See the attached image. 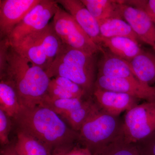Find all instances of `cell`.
I'll return each mask as SVG.
<instances>
[{
    "label": "cell",
    "instance_id": "1",
    "mask_svg": "<svg viewBox=\"0 0 155 155\" xmlns=\"http://www.w3.org/2000/svg\"><path fill=\"white\" fill-rule=\"evenodd\" d=\"M21 130L36 138L53 153L70 148L78 140V133L51 109L42 105L21 108L12 119Z\"/></svg>",
    "mask_w": 155,
    "mask_h": 155
},
{
    "label": "cell",
    "instance_id": "2",
    "mask_svg": "<svg viewBox=\"0 0 155 155\" xmlns=\"http://www.w3.org/2000/svg\"><path fill=\"white\" fill-rule=\"evenodd\" d=\"M0 79L11 83L23 107L40 105L44 100L51 78L40 67L32 65L10 45L5 70Z\"/></svg>",
    "mask_w": 155,
    "mask_h": 155
},
{
    "label": "cell",
    "instance_id": "3",
    "mask_svg": "<svg viewBox=\"0 0 155 155\" xmlns=\"http://www.w3.org/2000/svg\"><path fill=\"white\" fill-rule=\"evenodd\" d=\"M45 71L51 79L66 78L82 87L87 95H92L96 81L94 55L64 45Z\"/></svg>",
    "mask_w": 155,
    "mask_h": 155
},
{
    "label": "cell",
    "instance_id": "4",
    "mask_svg": "<svg viewBox=\"0 0 155 155\" xmlns=\"http://www.w3.org/2000/svg\"><path fill=\"white\" fill-rule=\"evenodd\" d=\"M78 133L77 143L87 148L93 155L123 135V120L100 109L84 122Z\"/></svg>",
    "mask_w": 155,
    "mask_h": 155
},
{
    "label": "cell",
    "instance_id": "5",
    "mask_svg": "<svg viewBox=\"0 0 155 155\" xmlns=\"http://www.w3.org/2000/svg\"><path fill=\"white\" fill-rule=\"evenodd\" d=\"M64 45L95 55L104 50L91 39L73 17L58 5L52 22Z\"/></svg>",
    "mask_w": 155,
    "mask_h": 155
},
{
    "label": "cell",
    "instance_id": "6",
    "mask_svg": "<svg viewBox=\"0 0 155 155\" xmlns=\"http://www.w3.org/2000/svg\"><path fill=\"white\" fill-rule=\"evenodd\" d=\"M155 131V101H146L125 112L123 132L125 141L135 143Z\"/></svg>",
    "mask_w": 155,
    "mask_h": 155
},
{
    "label": "cell",
    "instance_id": "7",
    "mask_svg": "<svg viewBox=\"0 0 155 155\" xmlns=\"http://www.w3.org/2000/svg\"><path fill=\"white\" fill-rule=\"evenodd\" d=\"M58 6L57 1L41 0L11 31L7 38L9 43L19 41L28 35L45 28L50 19L54 16Z\"/></svg>",
    "mask_w": 155,
    "mask_h": 155
},
{
    "label": "cell",
    "instance_id": "8",
    "mask_svg": "<svg viewBox=\"0 0 155 155\" xmlns=\"http://www.w3.org/2000/svg\"><path fill=\"white\" fill-rule=\"evenodd\" d=\"M94 87L130 95L139 100L155 101V88L140 81L97 76Z\"/></svg>",
    "mask_w": 155,
    "mask_h": 155
},
{
    "label": "cell",
    "instance_id": "9",
    "mask_svg": "<svg viewBox=\"0 0 155 155\" xmlns=\"http://www.w3.org/2000/svg\"><path fill=\"white\" fill-rule=\"evenodd\" d=\"M41 0H1L0 38H8L11 31Z\"/></svg>",
    "mask_w": 155,
    "mask_h": 155
},
{
    "label": "cell",
    "instance_id": "10",
    "mask_svg": "<svg viewBox=\"0 0 155 155\" xmlns=\"http://www.w3.org/2000/svg\"><path fill=\"white\" fill-rule=\"evenodd\" d=\"M122 18L130 25L139 40L155 51V24L144 11L125 4L121 5Z\"/></svg>",
    "mask_w": 155,
    "mask_h": 155
},
{
    "label": "cell",
    "instance_id": "11",
    "mask_svg": "<svg viewBox=\"0 0 155 155\" xmlns=\"http://www.w3.org/2000/svg\"><path fill=\"white\" fill-rule=\"evenodd\" d=\"M93 98L105 113L116 116L139 104V99L130 95L94 87Z\"/></svg>",
    "mask_w": 155,
    "mask_h": 155
},
{
    "label": "cell",
    "instance_id": "12",
    "mask_svg": "<svg viewBox=\"0 0 155 155\" xmlns=\"http://www.w3.org/2000/svg\"><path fill=\"white\" fill-rule=\"evenodd\" d=\"M57 2L74 18L92 40L101 46L102 36L99 22L81 0H58Z\"/></svg>",
    "mask_w": 155,
    "mask_h": 155
},
{
    "label": "cell",
    "instance_id": "13",
    "mask_svg": "<svg viewBox=\"0 0 155 155\" xmlns=\"http://www.w3.org/2000/svg\"><path fill=\"white\" fill-rule=\"evenodd\" d=\"M10 45L16 52L32 65L40 67L45 71L49 67V61L33 34Z\"/></svg>",
    "mask_w": 155,
    "mask_h": 155
},
{
    "label": "cell",
    "instance_id": "14",
    "mask_svg": "<svg viewBox=\"0 0 155 155\" xmlns=\"http://www.w3.org/2000/svg\"><path fill=\"white\" fill-rule=\"evenodd\" d=\"M102 54L98 64L97 76L138 80L134 74L128 61L110 52L104 51Z\"/></svg>",
    "mask_w": 155,
    "mask_h": 155
},
{
    "label": "cell",
    "instance_id": "15",
    "mask_svg": "<svg viewBox=\"0 0 155 155\" xmlns=\"http://www.w3.org/2000/svg\"><path fill=\"white\" fill-rule=\"evenodd\" d=\"M129 63L134 74L140 82L151 86L155 84V51L142 49Z\"/></svg>",
    "mask_w": 155,
    "mask_h": 155
},
{
    "label": "cell",
    "instance_id": "16",
    "mask_svg": "<svg viewBox=\"0 0 155 155\" xmlns=\"http://www.w3.org/2000/svg\"><path fill=\"white\" fill-rule=\"evenodd\" d=\"M101 46L107 48L110 52L129 62L142 50L138 42L124 37L110 38L102 37Z\"/></svg>",
    "mask_w": 155,
    "mask_h": 155
},
{
    "label": "cell",
    "instance_id": "17",
    "mask_svg": "<svg viewBox=\"0 0 155 155\" xmlns=\"http://www.w3.org/2000/svg\"><path fill=\"white\" fill-rule=\"evenodd\" d=\"M91 15L98 22L111 18H122V1L81 0Z\"/></svg>",
    "mask_w": 155,
    "mask_h": 155
},
{
    "label": "cell",
    "instance_id": "18",
    "mask_svg": "<svg viewBox=\"0 0 155 155\" xmlns=\"http://www.w3.org/2000/svg\"><path fill=\"white\" fill-rule=\"evenodd\" d=\"M32 33L40 44L50 64H51L64 46L54 30L52 23L49 24L42 30Z\"/></svg>",
    "mask_w": 155,
    "mask_h": 155
},
{
    "label": "cell",
    "instance_id": "19",
    "mask_svg": "<svg viewBox=\"0 0 155 155\" xmlns=\"http://www.w3.org/2000/svg\"><path fill=\"white\" fill-rule=\"evenodd\" d=\"M101 35L106 38L124 37L139 43V39L125 20L120 18H111L99 22Z\"/></svg>",
    "mask_w": 155,
    "mask_h": 155
},
{
    "label": "cell",
    "instance_id": "20",
    "mask_svg": "<svg viewBox=\"0 0 155 155\" xmlns=\"http://www.w3.org/2000/svg\"><path fill=\"white\" fill-rule=\"evenodd\" d=\"M17 140L14 145L19 155H52L53 153L43 143L33 137L17 130Z\"/></svg>",
    "mask_w": 155,
    "mask_h": 155
},
{
    "label": "cell",
    "instance_id": "21",
    "mask_svg": "<svg viewBox=\"0 0 155 155\" xmlns=\"http://www.w3.org/2000/svg\"><path fill=\"white\" fill-rule=\"evenodd\" d=\"M99 109L91 96L87 98L82 106L70 112L62 119L73 130L78 132L84 122Z\"/></svg>",
    "mask_w": 155,
    "mask_h": 155
},
{
    "label": "cell",
    "instance_id": "22",
    "mask_svg": "<svg viewBox=\"0 0 155 155\" xmlns=\"http://www.w3.org/2000/svg\"><path fill=\"white\" fill-rule=\"evenodd\" d=\"M22 107L13 86L7 81L1 79L0 110L13 119L18 114Z\"/></svg>",
    "mask_w": 155,
    "mask_h": 155
},
{
    "label": "cell",
    "instance_id": "23",
    "mask_svg": "<svg viewBox=\"0 0 155 155\" xmlns=\"http://www.w3.org/2000/svg\"><path fill=\"white\" fill-rule=\"evenodd\" d=\"M88 97L65 99H51L45 97L40 105L45 106L51 109L63 118L70 112L82 106Z\"/></svg>",
    "mask_w": 155,
    "mask_h": 155
},
{
    "label": "cell",
    "instance_id": "24",
    "mask_svg": "<svg viewBox=\"0 0 155 155\" xmlns=\"http://www.w3.org/2000/svg\"><path fill=\"white\" fill-rule=\"evenodd\" d=\"M93 155H140L134 143L125 141L124 135L98 150Z\"/></svg>",
    "mask_w": 155,
    "mask_h": 155
},
{
    "label": "cell",
    "instance_id": "25",
    "mask_svg": "<svg viewBox=\"0 0 155 155\" xmlns=\"http://www.w3.org/2000/svg\"><path fill=\"white\" fill-rule=\"evenodd\" d=\"M55 83L64 89L72 94L76 98H83L91 96L87 95L82 87L66 78L57 76L51 78Z\"/></svg>",
    "mask_w": 155,
    "mask_h": 155
},
{
    "label": "cell",
    "instance_id": "26",
    "mask_svg": "<svg viewBox=\"0 0 155 155\" xmlns=\"http://www.w3.org/2000/svg\"><path fill=\"white\" fill-rule=\"evenodd\" d=\"M11 119L4 111L0 110V143L2 146L10 144L9 134L12 127Z\"/></svg>",
    "mask_w": 155,
    "mask_h": 155
},
{
    "label": "cell",
    "instance_id": "27",
    "mask_svg": "<svg viewBox=\"0 0 155 155\" xmlns=\"http://www.w3.org/2000/svg\"><path fill=\"white\" fill-rule=\"evenodd\" d=\"M45 97L51 99H65L76 98L72 94L55 83L52 79L50 81Z\"/></svg>",
    "mask_w": 155,
    "mask_h": 155
},
{
    "label": "cell",
    "instance_id": "28",
    "mask_svg": "<svg viewBox=\"0 0 155 155\" xmlns=\"http://www.w3.org/2000/svg\"><path fill=\"white\" fill-rule=\"evenodd\" d=\"M124 3L144 11L155 24V0L126 1Z\"/></svg>",
    "mask_w": 155,
    "mask_h": 155
},
{
    "label": "cell",
    "instance_id": "29",
    "mask_svg": "<svg viewBox=\"0 0 155 155\" xmlns=\"http://www.w3.org/2000/svg\"><path fill=\"white\" fill-rule=\"evenodd\" d=\"M135 144L140 155H155V131Z\"/></svg>",
    "mask_w": 155,
    "mask_h": 155
},
{
    "label": "cell",
    "instance_id": "30",
    "mask_svg": "<svg viewBox=\"0 0 155 155\" xmlns=\"http://www.w3.org/2000/svg\"><path fill=\"white\" fill-rule=\"evenodd\" d=\"M10 45L8 38L1 40L0 42V76L5 70L7 64V58Z\"/></svg>",
    "mask_w": 155,
    "mask_h": 155
},
{
    "label": "cell",
    "instance_id": "31",
    "mask_svg": "<svg viewBox=\"0 0 155 155\" xmlns=\"http://www.w3.org/2000/svg\"><path fill=\"white\" fill-rule=\"evenodd\" d=\"M64 155H93L87 148L77 143L67 151Z\"/></svg>",
    "mask_w": 155,
    "mask_h": 155
},
{
    "label": "cell",
    "instance_id": "32",
    "mask_svg": "<svg viewBox=\"0 0 155 155\" xmlns=\"http://www.w3.org/2000/svg\"><path fill=\"white\" fill-rule=\"evenodd\" d=\"M1 155H19L16 151L14 145H8L1 150Z\"/></svg>",
    "mask_w": 155,
    "mask_h": 155
},
{
    "label": "cell",
    "instance_id": "33",
    "mask_svg": "<svg viewBox=\"0 0 155 155\" xmlns=\"http://www.w3.org/2000/svg\"><path fill=\"white\" fill-rule=\"evenodd\" d=\"M71 148H70L64 149L56 150V151H55L53 153L52 155H65V154L66 153V152H67V151L69 150L70 149H71Z\"/></svg>",
    "mask_w": 155,
    "mask_h": 155
},
{
    "label": "cell",
    "instance_id": "34",
    "mask_svg": "<svg viewBox=\"0 0 155 155\" xmlns=\"http://www.w3.org/2000/svg\"><path fill=\"white\" fill-rule=\"evenodd\" d=\"M153 87H154V88H155V86H153Z\"/></svg>",
    "mask_w": 155,
    "mask_h": 155
}]
</instances>
